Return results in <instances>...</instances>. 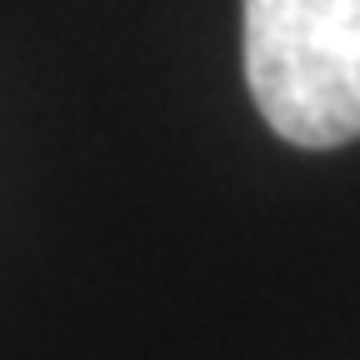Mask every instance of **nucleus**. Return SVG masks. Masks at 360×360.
Here are the masks:
<instances>
[{"label":"nucleus","mask_w":360,"mask_h":360,"mask_svg":"<svg viewBox=\"0 0 360 360\" xmlns=\"http://www.w3.org/2000/svg\"><path fill=\"white\" fill-rule=\"evenodd\" d=\"M245 80L281 141L360 135V0H245Z\"/></svg>","instance_id":"obj_1"}]
</instances>
